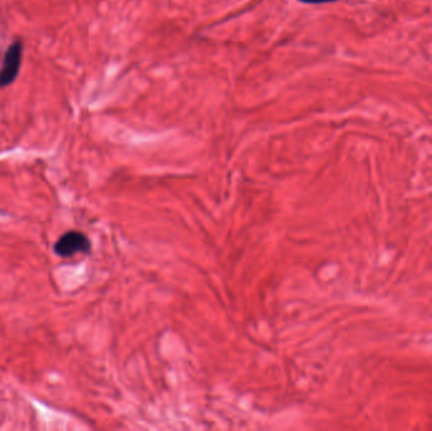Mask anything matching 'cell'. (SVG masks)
<instances>
[{
  "mask_svg": "<svg viewBox=\"0 0 432 431\" xmlns=\"http://www.w3.org/2000/svg\"><path fill=\"white\" fill-rule=\"evenodd\" d=\"M23 59V42L14 41L6 49L0 67V89L12 85L18 78Z\"/></svg>",
  "mask_w": 432,
  "mask_h": 431,
  "instance_id": "obj_1",
  "label": "cell"
},
{
  "mask_svg": "<svg viewBox=\"0 0 432 431\" xmlns=\"http://www.w3.org/2000/svg\"><path fill=\"white\" fill-rule=\"evenodd\" d=\"M54 249L56 255L62 258H68L78 253H89L92 249V242L81 231H67L56 242Z\"/></svg>",
  "mask_w": 432,
  "mask_h": 431,
  "instance_id": "obj_2",
  "label": "cell"
},
{
  "mask_svg": "<svg viewBox=\"0 0 432 431\" xmlns=\"http://www.w3.org/2000/svg\"><path fill=\"white\" fill-rule=\"evenodd\" d=\"M299 1L304 4H326V3H334L338 0H299Z\"/></svg>",
  "mask_w": 432,
  "mask_h": 431,
  "instance_id": "obj_3",
  "label": "cell"
}]
</instances>
